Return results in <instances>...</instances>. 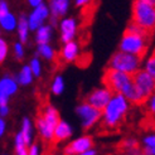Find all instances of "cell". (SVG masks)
<instances>
[{"instance_id":"74e56055","label":"cell","mask_w":155,"mask_h":155,"mask_svg":"<svg viewBox=\"0 0 155 155\" xmlns=\"http://www.w3.org/2000/svg\"><path fill=\"white\" fill-rule=\"evenodd\" d=\"M77 155H98V151H97L95 148H92V149H90V150H87V151H83V153L77 154Z\"/></svg>"},{"instance_id":"9a60e30c","label":"cell","mask_w":155,"mask_h":155,"mask_svg":"<svg viewBox=\"0 0 155 155\" xmlns=\"http://www.w3.org/2000/svg\"><path fill=\"white\" fill-rule=\"evenodd\" d=\"M48 6L52 17L62 19L67 17L69 8H71V0H49Z\"/></svg>"},{"instance_id":"836d02e7","label":"cell","mask_w":155,"mask_h":155,"mask_svg":"<svg viewBox=\"0 0 155 155\" xmlns=\"http://www.w3.org/2000/svg\"><path fill=\"white\" fill-rule=\"evenodd\" d=\"M10 112V107L9 105H0V116L2 117H6Z\"/></svg>"},{"instance_id":"7c38bea8","label":"cell","mask_w":155,"mask_h":155,"mask_svg":"<svg viewBox=\"0 0 155 155\" xmlns=\"http://www.w3.org/2000/svg\"><path fill=\"white\" fill-rule=\"evenodd\" d=\"M28 21H29V27L32 32H35V30L44 25L51 18V10L48 4H42L37 8H32V12H30L28 15Z\"/></svg>"},{"instance_id":"3957f363","label":"cell","mask_w":155,"mask_h":155,"mask_svg":"<svg viewBox=\"0 0 155 155\" xmlns=\"http://www.w3.org/2000/svg\"><path fill=\"white\" fill-rule=\"evenodd\" d=\"M61 121L59 112L53 105L48 104L43 107L41 115L35 119V130L43 141H53L54 130Z\"/></svg>"},{"instance_id":"60d3db41","label":"cell","mask_w":155,"mask_h":155,"mask_svg":"<svg viewBox=\"0 0 155 155\" xmlns=\"http://www.w3.org/2000/svg\"><path fill=\"white\" fill-rule=\"evenodd\" d=\"M124 155H127V154H124ZM130 155H131V154H130Z\"/></svg>"},{"instance_id":"9c48e42d","label":"cell","mask_w":155,"mask_h":155,"mask_svg":"<svg viewBox=\"0 0 155 155\" xmlns=\"http://www.w3.org/2000/svg\"><path fill=\"white\" fill-rule=\"evenodd\" d=\"M112 96H114V92L105 84V86L96 87L92 91H90L86 96V98H84V101L102 111L107 106V104L110 102Z\"/></svg>"},{"instance_id":"277c9868","label":"cell","mask_w":155,"mask_h":155,"mask_svg":"<svg viewBox=\"0 0 155 155\" xmlns=\"http://www.w3.org/2000/svg\"><path fill=\"white\" fill-rule=\"evenodd\" d=\"M131 21L148 32L155 30V5L145 0H134L131 6Z\"/></svg>"},{"instance_id":"44dd1931","label":"cell","mask_w":155,"mask_h":155,"mask_svg":"<svg viewBox=\"0 0 155 155\" xmlns=\"http://www.w3.org/2000/svg\"><path fill=\"white\" fill-rule=\"evenodd\" d=\"M15 77H17V81L18 83L20 84V86H30V84L33 83L34 78H35V76L32 71V68H30L29 64H24L20 69H19V72L15 74Z\"/></svg>"},{"instance_id":"f1b7e54d","label":"cell","mask_w":155,"mask_h":155,"mask_svg":"<svg viewBox=\"0 0 155 155\" xmlns=\"http://www.w3.org/2000/svg\"><path fill=\"white\" fill-rule=\"evenodd\" d=\"M8 54H9V45L4 38H0V63H4Z\"/></svg>"},{"instance_id":"e575fe53","label":"cell","mask_w":155,"mask_h":155,"mask_svg":"<svg viewBox=\"0 0 155 155\" xmlns=\"http://www.w3.org/2000/svg\"><path fill=\"white\" fill-rule=\"evenodd\" d=\"M9 4H8L6 0H0V14L2 13H6L9 12Z\"/></svg>"},{"instance_id":"4dcf8cb0","label":"cell","mask_w":155,"mask_h":155,"mask_svg":"<svg viewBox=\"0 0 155 155\" xmlns=\"http://www.w3.org/2000/svg\"><path fill=\"white\" fill-rule=\"evenodd\" d=\"M28 155H42V146L39 143H33L29 146V153Z\"/></svg>"},{"instance_id":"8d00e7d4","label":"cell","mask_w":155,"mask_h":155,"mask_svg":"<svg viewBox=\"0 0 155 155\" xmlns=\"http://www.w3.org/2000/svg\"><path fill=\"white\" fill-rule=\"evenodd\" d=\"M6 131V121L4 120V117L0 119V136H4Z\"/></svg>"},{"instance_id":"d6986e66","label":"cell","mask_w":155,"mask_h":155,"mask_svg":"<svg viewBox=\"0 0 155 155\" xmlns=\"http://www.w3.org/2000/svg\"><path fill=\"white\" fill-rule=\"evenodd\" d=\"M17 37H18V41H20L21 43L27 44L29 41V34H30V27H29V21H28V17L24 14H20L19 15V19H18V27H17Z\"/></svg>"},{"instance_id":"cb8c5ba5","label":"cell","mask_w":155,"mask_h":155,"mask_svg":"<svg viewBox=\"0 0 155 155\" xmlns=\"http://www.w3.org/2000/svg\"><path fill=\"white\" fill-rule=\"evenodd\" d=\"M143 155H155V133L143 137Z\"/></svg>"},{"instance_id":"ba28073f","label":"cell","mask_w":155,"mask_h":155,"mask_svg":"<svg viewBox=\"0 0 155 155\" xmlns=\"http://www.w3.org/2000/svg\"><path fill=\"white\" fill-rule=\"evenodd\" d=\"M135 87L141 95L144 101H148V98L155 92V78L145 71L144 68L139 69V71L133 76Z\"/></svg>"},{"instance_id":"603a6c76","label":"cell","mask_w":155,"mask_h":155,"mask_svg":"<svg viewBox=\"0 0 155 155\" xmlns=\"http://www.w3.org/2000/svg\"><path fill=\"white\" fill-rule=\"evenodd\" d=\"M28 153H29V146L24 141L21 134L18 131L14 136V154L15 155H28Z\"/></svg>"},{"instance_id":"4316f807","label":"cell","mask_w":155,"mask_h":155,"mask_svg":"<svg viewBox=\"0 0 155 155\" xmlns=\"http://www.w3.org/2000/svg\"><path fill=\"white\" fill-rule=\"evenodd\" d=\"M24 43H21L20 41L15 42L13 44V54H14V58L17 59L18 62L24 59V56H25V49H24Z\"/></svg>"},{"instance_id":"e0dca14e","label":"cell","mask_w":155,"mask_h":155,"mask_svg":"<svg viewBox=\"0 0 155 155\" xmlns=\"http://www.w3.org/2000/svg\"><path fill=\"white\" fill-rule=\"evenodd\" d=\"M18 19H19V17H17V15L12 13L10 10L6 13H2L0 14V28H2V30L5 33H12L14 30H17Z\"/></svg>"},{"instance_id":"ffe728a7","label":"cell","mask_w":155,"mask_h":155,"mask_svg":"<svg viewBox=\"0 0 155 155\" xmlns=\"http://www.w3.org/2000/svg\"><path fill=\"white\" fill-rule=\"evenodd\" d=\"M19 133L21 134L24 141L27 143L28 146H30L34 141V125H33V121L30 120L28 116L21 119V124H20V130Z\"/></svg>"},{"instance_id":"8fae6325","label":"cell","mask_w":155,"mask_h":155,"mask_svg":"<svg viewBox=\"0 0 155 155\" xmlns=\"http://www.w3.org/2000/svg\"><path fill=\"white\" fill-rule=\"evenodd\" d=\"M59 30V41L62 44L74 41L78 32V23L73 17H64L62 18L58 25Z\"/></svg>"},{"instance_id":"6da1fadb","label":"cell","mask_w":155,"mask_h":155,"mask_svg":"<svg viewBox=\"0 0 155 155\" xmlns=\"http://www.w3.org/2000/svg\"><path fill=\"white\" fill-rule=\"evenodd\" d=\"M104 82L114 94H121L125 96L131 104L140 105L144 101L141 95L135 87L133 74L117 71V69L106 68L104 74Z\"/></svg>"},{"instance_id":"2e32d148","label":"cell","mask_w":155,"mask_h":155,"mask_svg":"<svg viewBox=\"0 0 155 155\" xmlns=\"http://www.w3.org/2000/svg\"><path fill=\"white\" fill-rule=\"evenodd\" d=\"M72 135H73V127L71 126V124H69L68 121L61 120L58 122L56 130H54L53 141H56V143L66 141L69 137H72Z\"/></svg>"},{"instance_id":"4fadbf2b","label":"cell","mask_w":155,"mask_h":155,"mask_svg":"<svg viewBox=\"0 0 155 155\" xmlns=\"http://www.w3.org/2000/svg\"><path fill=\"white\" fill-rule=\"evenodd\" d=\"M94 137L91 135H82L73 139L63 148V155H77L94 148Z\"/></svg>"},{"instance_id":"1f68e13d","label":"cell","mask_w":155,"mask_h":155,"mask_svg":"<svg viewBox=\"0 0 155 155\" xmlns=\"http://www.w3.org/2000/svg\"><path fill=\"white\" fill-rule=\"evenodd\" d=\"M92 2H94V0H73L74 6L78 8V9H86L88 5L92 4Z\"/></svg>"},{"instance_id":"484cf974","label":"cell","mask_w":155,"mask_h":155,"mask_svg":"<svg viewBox=\"0 0 155 155\" xmlns=\"http://www.w3.org/2000/svg\"><path fill=\"white\" fill-rule=\"evenodd\" d=\"M30 68H32V71L35 76V78H39V77L42 76V72H43V64H42V61H41V57H38L37 54L35 56L29 61V63Z\"/></svg>"},{"instance_id":"d6a6232c","label":"cell","mask_w":155,"mask_h":155,"mask_svg":"<svg viewBox=\"0 0 155 155\" xmlns=\"http://www.w3.org/2000/svg\"><path fill=\"white\" fill-rule=\"evenodd\" d=\"M146 105H148V110L150 111V114L155 116V92L148 98V101H146Z\"/></svg>"},{"instance_id":"d4e9b609","label":"cell","mask_w":155,"mask_h":155,"mask_svg":"<svg viewBox=\"0 0 155 155\" xmlns=\"http://www.w3.org/2000/svg\"><path fill=\"white\" fill-rule=\"evenodd\" d=\"M66 88V82L64 78L61 74H57L53 78L52 83H51V94L53 96H61L63 94V91Z\"/></svg>"},{"instance_id":"5bb4252c","label":"cell","mask_w":155,"mask_h":155,"mask_svg":"<svg viewBox=\"0 0 155 155\" xmlns=\"http://www.w3.org/2000/svg\"><path fill=\"white\" fill-rule=\"evenodd\" d=\"M80 52H81L80 44L74 39V41L62 44V48L59 51V57H61L62 62H64V63H73V62L78 59L80 54H81Z\"/></svg>"},{"instance_id":"7402d4cb","label":"cell","mask_w":155,"mask_h":155,"mask_svg":"<svg viewBox=\"0 0 155 155\" xmlns=\"http://www.w3.org/2000/svg\"><path fill=\"white\" fill-rule=\"evenodd\" d=\"M35 54H37L38 57H41L42 59L48 61V62L54 61V59H56V57H57V52H56V49H54V47H53L51 43H47V44H37Z\"/></svg>"},{"instance_id":"30bf717a","label":"cell","mask_w":155,"mask_h":155,"mask_svg":"<svg viewBox=\"0 0 155 155\" xmlns=\"http://www.w3.org/2000/svg\"><path fill=\"white\" fill-rule=\"evenodd\" d=\"M20 84L17 77L12 73H5L0 78V105H8L13 96L17 95Z\"/></svg>"},{"instance_id":"f546056e","label":"cell","mask_w":155,"mask_h":155,"mask_svg":"<svg viewBox=\"0 0 155 155\" xmlns=\"http://www.w3.org/2000/svg\"><path fill=\"white\" fill-rule=\"evenodd\" d=\"M137 145H139L137 144V140H136V139H134V137H127V139H125V140L122 141V148L126 149L129 153L136 150L137 149Z\"/></svg>"},{"instance_id":"ab89813d","label":"cell","mask_w":155,"mask_h":155,"mask_svg":"<svg viewBox=\"0 0 155 155\" xmlns=\"http://www.w3.org/2000/svg\"><path fill=\"white\" fill-rule=\"evenodd\" d=\"M3 155H9V154H3Z\"/></svg>"},{"instance_id":"7a4b0ae2","label":"cell","mask_w":155,"mask_h":155,"mask_svg":"<svg viewBox=\"0 0 155 155\" xmlns=\"http://www.w3.org/2000/svg\"><path fill=\"white\" fill-rule=\"evenodd\" d=\"M130 105L131 102L124 95L114 94L110 102L102 110V126L107 130H115L116 127H119L126 117L130 110Z\"/></svg>"},{"instance_id":"52a82bcc","label":"cell","mask_w":155,"mask_h":155,"mask_svg":"<svg viewBox=\"0 0 155 155\" xmlns=\"http://www.w3.org/2000/svg\"><path fill=\"white\" fill-rule=\"evenodd\" d=\"M74 112L81 122L82 129L84 130H90L92 127H95L102 119V111L94 107L86 101L77 105L74 108Z\"/></svg>"},{"instance_id":"f35d334b","label":"cell","mask_w":155,"mask_h":155,"mask_svg":"<svg viewBox=\"0 0 155 155\" xmlns=\"http://www.w3.org/2000/svg\"><path fill=\"white\" fill-rule=\"evenodd\" d=\"M145 2H150V3H153L155 5V0H145Z\"/></svg>"},{"instance_id":"d590c367","label":"cell","mask_w":155,"mask_h":155,"mask_svg":"<svg viewBox=\"0 0 155 155\" xmlns=\"http://www.w3.org/2000/svg\"><path fill=\"white\" fill-rule=\"evenodd\" d=\"M27 3L30 8H37V6L44 4V0H27Z\"/></svg>"},{"instance_id":"ac0fdd59","label":"cell","mask_w":155,"mask_h":155,"mask_svg":"<svg viewBox=\"0 0 155 155\" xmlns=\"http://www.w3.org/2000/svg\"><path fill=\"white\" fill-rule=\"evenodd\" d=\"M34 41L37 44H47L51 43L53 33H54V27L51 25L49 23H45L44 25L39 27L35 32H34Z\"/></svg>"},{"instance_id":"8992f818","label":"cell","mask_w":155,"mask_h":155,"mask_svg":"<svg viewBox=\"0 0 155 155\" xmlns=\"http://www.w3.org/2000/svg\"><path fill=\"white\" fill-rule=\"evenodd\" d=\"M148 34L149 33H135L125 30L119 43V51L144 57V53L148 48Z\"/></svg>"},{"instance_id":"5b68a950","label":"cell","mask_w":155,"mask_h":155,"mask_svg":"<svg viewBox=\"0 0 155 155\" xmlns=\"http://www.w3.org/2000/svg\"><path fill=\"white\" fill-rule=\"evenodd\" d=\"M141 64H144V57L117 51L111 56L107 67L134 76L139 69H141Z\"/></svg>"},{"instance_id":"83f0119b","label":"cell","mask_w":155,"mask_h":155,"mask_svg":"<svg viewBox=\"0 0 155 155\" xmlns=\"http://www.w3.org/2000/svg\"><path fill=\"white\" fill-rule=\"evenodd\" d=\"M144 69L155 78V52L144 61Z\"/></svg>"}]
</instances>
